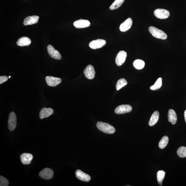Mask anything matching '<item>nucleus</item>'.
Here are the masks:
<instances>
[{
  "instance_id": "1",
  "label": "nucleus",
  "mask_w": 186,
  "mask_h": 186,
  "mask_svg": "<svg viewBox=\"0 0 186 186\" xmlns=\"http://www.w3.org/2000/svg\"><path fill=\"white\" fill-rule=\"evenodd\" d=\"M96 126L99 130L105 134H112L115 132L114 127L107 123L99 121L97 122Z\"/></svg>"
},
{
  "instance_id": "2",
  "label": "nucleus",
  "mask_w": 186,
  "mask_h": 186,
  "mask_svg": "<svg viewBox=\"0 0 186 186\" xmlns=\"http://www.w3.org/2000/svg\"><path fill=\"white\" fill-rule=\"evenodd\" d=\"M149 30L154 37L156 38L165 40L167 38V35L163 31L160 30L155 27L150 26Z\"/></svg>"
},
{
  "instance_id": "3",
  "label": "nucleus",
  "mask_w": 186,
  "mask_h": 186,
  "mask_svg": "<svg viewBox=\"0 0 186 186\" xmlns=\"http://www.w3.org/2000/svg\"><path fill=\"white\" fill-rule=\"evenodd\" d=\"M154 14L155 16L160 19L167 18L170 15L169 11L167 10L160 8L155 10Z\"/></svg>"
},
{
  "instance_id": "4",
  "label": "nucleus",
  "mask_w": 186,
  "mask_h": 186,
  "mask_svg": "<svg viewBox=\"0 0 186 186\" xmlns=\"http://www.w3.org/2000/svg\"><path fill=\"white\" fill-rule=\"evenodd\" d=\"M17 125V118L15 112H12L10 113L8 120V128L10 131L14 130L16 128Z\"/></svg>"
},
{
  "instance_id": "5",
  "label": "nucleus",
  "mask_w": 186,
  "mask_h": 186,
  "mask_svg": "<svg viewBox=\"0 0 186 186\" xmlns=\"http://www.w3.org/2000/svg\"><path fill=\"white\" fill-rule=\"evenodd\" d=\"M132 107L128 105H123L117 107L115 110L117 114H123L130 112L132 110Z\"/></svg>"
},
{
  "instance_id": "6",
  "label": "nucleus",
  "mask_w": 186,
  "mask_h": 186,
  "mask_svg": "<svg viewBox=\"0 0 186 186\" xmlns=\"http://www.w3.org/2000/svg\"><path fill=\"white\" fill-rule=\"evenodd\" d=\"M106 44V42L102 39L91 41L89 43V46L90 48L93 50H96L103 47Z\"/></svg>"
},
{
  "instance_id": "7",
  "label": "nucleus",
  "mask_w": 186,
  "mask_h": 186,
  "mask_svg": "<svg viewBox=\"0 0 186 186\" xmlns=\"http://www.w3.org/2000/svg\"><path fill=\"white\" fill-rule=\"evenodd\" d=\"M54 174V172L51 169L46 168L40 172L39 175L43 179L50 180L53 177Z\"/></svg>"
},
{
  "instance_id": "8",
  "label": "nucleus",
  "mask_w": 186,
  "mask_h": 186,
  "mask_svg": "<svg viewBox=\"0 0 186 186\" xmlns=\"http://www.w3.org/2000/svg\"><path fill=\"white\" fill-rule=\"evenodd\" d=\"M127 57V53L124 51H120L117 54L115 58V63L118 66L122 65L126 61Z\"/></svg>"
},
{
  "instance_id": "9",
  "label": "nucleus",
  "mask_w": 186,
  "mask_h": 186,
  "mask_svg": "<svg viewBox=\"0 0 186 186\" xmlns=\"http://www.w3.org/2000/svg\"><path fill=\"white\" fill-rule=\"evenodd\" d=\"M47 51L49 54L53 58L57 60L61 59V55L58 51L56 50L51 45H49L48 46Z\"/></svg>"
},
{
  "instance_id": "10",
  "label": "nucleus",
  "mask_w": 186,
  "mask_h": 186,
  "mask_svg": "<svg viewBox=\"0 0 186 186\" xmlns=\"http://www.w3.org/2000/svg\"><path fill=\"white\" fill-rule=\"evenodd\" d=\"M84 74L88 79H93L95 74L94 68L91 65L87 66L84 70Z\"/></svg>"
},
{
  "instance_id": "11",
  "label": "nucleus",
  "mask_w": 186,
  "mask_h": 186,
  "mask_svg": "<svg viewBox=\"0 0 186 186\" xmlns=\"http://www.w3.org/2000/svg\"><path fill=\"white\" fill-rule=\"evenodd\" d=\"M45 80L47 84L51 87H56L62 82V79L60 78L47 76Z\"/></svg>"
},
{
  "instance_id": "12",
  "label": "nucleus",
  "mask_w": 186,
  "mask_h": 186,
  "mask_svg": "<svg viewBox=\"0 0 186 186\" xmlns=\"http://www.w3.org/2000/svg\"><path fill=\"white\" fill-rule=\"evenodd\" d=\"M74 25L76 28H83L89 27L91 25V23L89 21L80 19L75 21L74 23Z\"/></svg>"
},
{
  "instance_id": "13",
  "label": "nucleus",
  "mask_w": 186,
  "mask_h": 186,
  "mask_svg": "<svg viewBox=\"0 0 186 186\" xmlns=\"http://www.w3.org/2000/svg\"><path fill=\"white\" fill-rule=\"evenodd\" d=\"M132 23V19L129 18L120 25L119 27L120 30L122 32H126L131 28Z\"/></svg>"
},
{
  "instance_id": "14",
  "label": "nucleus",
  "mask_w": 186,
  "mask_h": 186,
  "mask_svg": "<svg viewBox=\"0 0 186 186\" xmlns=\"http://www.w3.org/2000/svg\"><path fill=\"white\" fill-rule=\"evenodd\" d=\"M76 176L78 179L82 181L88 182L91 180V177L88 174L84 173L81 170H78L76 172Z\"/></svg>"
},
{
  "instance_id": "15",
  "label": "nucleus",
  "mask_w": 186,
  "mask_h": 186,
  "mask_svg": "<svg viewBox=\"0 0 186 186\" xmlns=\"http://www.w3.org/2000/svg\"><path fill=\"white\" fill-rule=\"evenodd\" d=\"M20 158L21 163L24 165H28L31 163L33 157L32 154L23 153L21 155Z\"/></svg>"
},
{
  "instance_id": "16",
  "label": "nucleus",
  "mask_w": 186,
  "mask_h": 186,
  "mask_svg": "<svg viewBox=\"0 0 186 186\" xmlns=\"http://www.w3.org/2000/svg\"><path fill=\"white\" fill-rule=\"evenodd\" d=\"M54 113V110L51 108L44 107L41 110L40 113V117L42 119L48 117Z\"/></svg>"
},
{
  "instance_id": "17",
  "label": "nucleus",
  "mask_w": 186,
  "mask_h": 186,
  "mask_svg": "<svg viewBox=\"0 0 186 186\" xmlns=\"http://www.w3.org/2000/svg\"><path fill=\"white\" fill-rule=\"evenodd\" d=\"M39 19V17L37 16H28L25 19L23 23V25L27 26L35 24L38 22Z\"/></svg>"
},
{
  "instance_id": "18",
  "label": "nucleus",
  "mask_w": 186,
  "mask_h": 186,
  "mask_svg": "<svg viewBox=\"0 0 186 186\" xmlns=\"http://www.w3.org/2000/svg\"><path fill=\"white\" fill-rule=\"evenodd\" d=\"M168 118L169 122L172 124H175L177 120V114L173 109H170L168 113Z\"/></svg>"
},
{
  "instance_id": "19",
  "label": "nucleus",
  "mask_w": 186,
  "mask_h": 186,
  "mask_svg": "<svg viewBox=\"0 0 186 186\" xmlns=\"http://www.w3.org/2000/svg\"><path fill=\"white\" fill-rule=\"evenodd\" d=\"M31 40L28 37H22L19 39L17 42V44L19 46L23 47L29 46L31 44Z\"/></svg>"
},
{
  "instance_id": "20",
  "label": "nucleus",
  "mask_w": 186,
  "mask_h": 186,
  "mask_svg": "<svg viewBox=\"0 0 186 186\" xmlns=\"http://www.w3.org/2000/svg\"><path fill=\"white\" fill-rule=\"evenodd\" d=\"M159 117V112L157 111H154L151 117L150 120L149 121V125L151 127L154 126L158 122Z\"/></svg>"
},
{
  "instance_id": "21",
  "label": "nucleus",
  "mask_w": 186,
  "mask_h": 186,
  "mask_svg": "<svg viewBox=\"0 0 186 186\" xmlns=\"http://www.w3.org/2000/svg\"><path fill=\"white\" fill-rule=\"evenodd\" d=\"M169 138L167 136L163 137L160 140L158 144V146L161 149L165 148L169 142Z\"/></svg>"
},
{
  "instance_id": "22",
  "label": "nucleus",
  "mask_w": 186,
  "mask_h": 186,
  "mask_svg": "<svg viewBox=\"0 0 186 186\" xmlns=\"http://www.w3.org/2000/svg\"><path fill=\"white\" fill-rule=\"evenodd\" d=\"M133 65L136 69L138 70L142 69L144 67L145 62L142 60L136 59L133 62Z\"/></svg>"
},
{
  "instance_id": "23",
  "label": "nucleus",
  "mask_w": 186,
  "mask_h": 186,
  "mask_svg": "<svg viewBox=\"0 0 186 186\" xmlns=\"http://www.w3.org/2000/svg\"><path fill=\"white\" fill-rule=\"evenodd\" d=\"M165 172L163 170H160L157 173V181L158 185L162 186V182L165 177Z\"/></svg>"
},
{
  "instance_id": "24",
  "label": "nucleus",
  "mask_w": 186,
  "mask_h": 186,
  "mask_svg": "<svg viewBox=\"0 0 186 186\" xmlns=\"http://www.w3.org/2000/svg\"><path fill=\"white\" fill-rule=\"evenodd\" d=\"M125 0H115V1L111 5L110 9V10H115L118 8L124 3Z\"/></svg>"
},
{
  "instance_id": "25",
  "label": "nucleus",
  "mask_w": 186,
  "mask_h": 186,
  "mask_svg": "<svg viewBox=\"0 0 186 186\" xmlns=\"http://www.w3.org/2000/svg\"><path fill=\"white\" fill-rule=\"evenodd\" d=\"M162 85V78H158L153 85L151 86L150 89L152 91H156L159 89Z\"/></svg>"
},
{
  "instance_id": "26",
  "label": "nucleus",
  "mask_w": 186,
  "mask_h": 186,
  "mask_svg": "<svg viewBox=\"0 0 186 186\" xmlns=\"http://www.w3.org/2000/svg\"><path fill=\"white\" fill-rule=\"evenodd\" d=\"M127 84V82L126 80L124 78H121L117 82L116 85L117 90V91H119L121 88L126 85Z\"/></svg>"
},
{
  "instance_id": "27",
  "label": "nucleus",
  "mask_w": 186,
  "mask_h": 186,
  "mask_svg": "<svg viewBox=\"0 0 186 186\" xmlns=\"http://www.w3.org/2000/svg\"><path fill=\"white\" fill-rule=\"evenodd\" d=\"M177 153L178 156L181 158H186V147L182 146L178 148Z\"/></svg>"
},
{
  "instance_id": "28",
  "label": "nucleus",
  "mask_w": 186,
  "mask_h": 186,
  "mask_svg": "<svg viewBox=\"0 0 186 186\" xmlns=\"http://www.w3.org/2000/svg\"><path fill=\"white\" fill-rule=\"evenodd\" d=\"M9 181L5 177L0 176V186H8L9 185Z\"/></svg>"
},
{
  "instance_id": "29",
  "label": "nucleus",
  "mask_w": 186,
  "mask_h": 186,
  "mask_svg": "<svg viewBox=\"0 0 186 186\" xmlns=\"http://www.w3.org/2000/svg\"><path fill=\"white\" fill-rule=\"evenodd\" d=\"M8 80V77L6 76H1L0 77V84H1Z\"/></svg>"
},
{
  "instance_id": "30",
  "label": "nucleus",
  "mask_w": 186,
  "mask_h": 186,
  "mask_svg": "<svg viewBox=\"0 0 186 186\" xmlns=\"http://www.w3.org/2000/svg\"><path fill=\"white\" fill-rule=\"evenodd\" d=\"M184 116H185V120L186 123V110L184 112Z\"/></svg>"
},
{
  "instance_id": "31",
  "label": "nucleus",
  "mask_w": 186,
  "mask_h": 186,
  "mask_svg": "<svg viewBox=\"0 0 186 186\" xmlns=\"http://www.w3.org/2000/svg\"><path fill=\"white\" fill-rule=\"evenodd\" d=\"M11 77V76H9V78H10Z\"/></svg>"
}]
</instances>
